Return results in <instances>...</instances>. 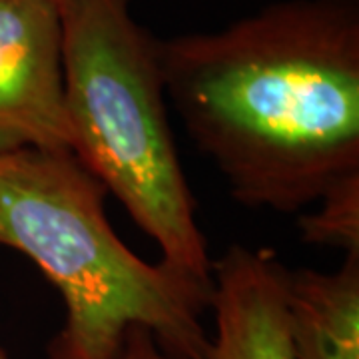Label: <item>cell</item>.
I'll return each instance as SVG.
<instances>
[{
	"mask_svg": "<svg viewBox=\"0 0 359 359\" xmlns=\"http://www.w3.org/2000/svg\"><path fill=\"white\" fill-rule=\"evenodd\" d=\"M168 100L245 208L297 212L359 174L358 0H282L158 40Z\"/></svg>",
	"mask_w": 359,
	"mask_h": 359,
	"instance_id": "6da1fadb",
	"label": "cell"
},
{
	"mask_svg": "<svg viewBox=\"0 0 359 359\" xmlns=\"http://www.w3.org/2000/svg\"><path fill=\"white\" fill-rule=\"evenodd\" d=\"M104 198L68 150L0 154V245L32 259L65 302L46 359H114L134 325L202 359L214 283L136 256L108 224Z\"/></svg>",
	"mask_w": 359,
	"mask_h": 359,
	"instance_id": "7a4b0ae2",
	"label": "cell"
},
{
	"mask_svg": "<svg viewBox=\"0 0 359 359\" xmlns=\"http://www.w3.org/2000/svg\"><path fill=\"white\" fill-rule=\"evenodd\" d=\"M58 2L72 154L154 240L166 268L212 283L168 120L158 40L134 20L132 0Z\"/></svg>",
	"mask_w": 359,
	"mask_h": 359,
	"instance_id": "3957f363",
	"label": "cell"
},
{
	"mask_svg": "<svg viewBox=\"0 0 359 359\" xmlns=\"http://www.w3.org/2000/svg\"><path fill=\"white\" fill-rule=\"evenodd\" d=\"M68 150L58 0H0V154Z\"/></svg>",
	"mask_w": 359,
	"mask_h": 359,
	"instance_id": "277c9868",
	"label": "cell"
},
{
	"mask_svg": "<svg viewBox=\"0 0 359 359\" xmlns=\"http://www.w3.org/2000/svg\"><path fill=\"white\" fill-rule=\"evenodd\" d=\"M287 269L268 250L231 245L212 262L214 334L202 359H292Z\"/></svg>",
	"mask_w": 359,
	"mask_h": 359,
	"instance_id": "5b68a950",
	"label": "cell"
},
{
	"mask_svg": "<svg viewBox=\"0 0 359 359\" xmlns=\"http://www.w3.org/2000/svg\"><path fill=\"white\" fill-rule=\"evenodd\" d=\"M292 359H359V254L335 271L287 269Z\"/></svg>",
	"mask_w": 359,
	"mask_h": 359,
	"instance_id": "8992f818",
	"label": "cell"
},
{
	"mask_svg": "<svg viewBox=\"0 0 359 359\" xmlns=\"http://www.w3.org/2000/svg\"><path fill=\"white\" fill-rule=\"evenodd\" d=\"M320 210L302 216L297 226L306 244L341 248L359 254V174L346 176L320 198Z\"/></svg>",
	"mask_w": 359,
	"mask_h": 359,
	"instance_id": "52a82bcc",
	"label": "cell"
},
{
	"mask_svg": "<svg viewBox=\"0 0 359 359\" xmlns=\"http://www.w3.org/2000/svg\"><path fill=\"white\" fill-rule=\"evenodd\" d=\"M114 359H190L166 347L150 330L134 325L124 337Z\"/></svg>",
	"mask_w": 359,
	"mask_h": 359,
	"instance_id": "ba28073f",
	"label": "cell"
},
{
	"mask_svg": "<svg viewBox=\"0 0 359 359\" xmlns=\"http://www.w3.org/2000/svg\"><path fill=\"white\" fill-rule=\"evenodd\" d=\"M0 359H11L8 355H6V351H4L2 347H0Z\"/></svg>",
	"mask_w": 359,
	"mask_h": 359,
	"instance_id": "9c48e42d",
	"label": "cell"
}]
</instances>
